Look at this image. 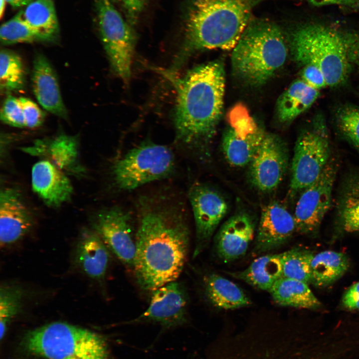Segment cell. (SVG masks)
<instances>
[{
	"label": "cell",
	"instance_id": "1",
	"mask_svg": "<svg viewBox=\"0 0 359 359\" xmlns=\"http://www.w3.org/2000/svg\"><path fill=\"white\" fill-rule=\"evenodd\" d=\"M138 211L134 271L140 287L153 291L180 276L187 258L189 232L175 205L144 197L138 201Z\"/></svg>",
	"mask_w": 359,
	"mask_h": 359
},
{
	"label": "cell",
	"instance_id": "2",
	"mask_svg": "<svg viewBox=\"0 0 359 359\" xmlns=\"http://www.w3.org/2000/svg\"><path fill=\"white\" fill-rule=\"evenodd\" d=\"M225 85L219 61L195 67L178 79L174 124L180 144L199 149L212 138L222 113Z\"/></svg>",
	"mask_w": 359,
	"mask_h": 359
},
{
	"label": "cell",
	"instance_id": "3",
	"mask_svg": "<svg viewBox=\"0 0 359 359\" xmlns=\"http://www.w3.org/2000/svg\"><path fill=\"white\" fill-rule=\"evenodd\" d=\"M264 0H182V52L232 49Z\"/></svg>",
	"mask_w": 359,
	"mask_h": 359
},
{
	"label": "cell",
	"instance_id": "4",
	"mask_svg": "<svg viewBox=\"0 0 359 359\" xmlns=\"http://www.w3.org/2000/svg\"><path fill=\"white\" fill-rule=\"evenodd\" d=\"M232 50L235 75L254 86L270 79L284 65L288 54L282 30L265 20H251Z\"/></svg>",
	"mask_w": 359,
	"mask_h": 359
},
{
	"label": "cell",
	"instance_id": "5",
	"mask_svg": "<svg viewBox=\"0 0 359 359\" xmlns=\"http://www.w3.org/2000/svg\"><path fill=\"white\" fill-rule=\"evenodd\" d=\"M348 37V34L325 25L306 24L293 33L291 52L299 64L319 68L328 86H338L346 81L349 72Z\"/></svg>",
	"mask_w": 359,
	"mask_h": 359
},
{
	"label": "cell",
	"instance_id": "6",
	"mask_svg": "<svg viewBox=\"0 0 359 359\" xmlns=\"http://www.w3.org/2000/svg\"><path fill=\"white\" fill-rule=\"evenodd\" d=\"M24 346L30 353L48 359H108L106 343L100 335L64 322L44 325L28 333Z\"/></svg>",
	"mask_w": 359,
	"mask_h": 359
},
{
	"label": "cell",
	"instance_id": "7",
	"mask_svg": "<svg viewBox=\"0 0 359 359\" xmlns=\"http://www.w3.org/2000/svg\"><path fill=\"white\" fill-rule=\"evenodd\" d=\"M173 152L167 147L146 143L128 152L112 168L114 183L129 190L171 175L175 169Z\"/></svg>",
	"mask_w": 359,
	"mask_h": 359
},
{
	"label": "cell",
	"instance_id": "8",
	"mask_svg": "<svg viewBox=\"0 0 359 359\" xmlns=\"http://www.w3.org/2000/svg\"><path fill=\"white\" fill-rule=\"evenodd\" d=\"M95 7L100 38L111 67L127 82L136 44L133 26L111 0H95Z\"/></svg>",
	"mask_w": 359,
	"mask_h": 359
},
{
	"label": "cell",
	"instance_id": "9",
	"mask_svg": "<svg viewBox=\"0 0 359 359\" xmlns=\"http://www.w3.org/2000/svg\"><path fill=\"white\" fill-rule=\"evenodd\" d=\"M331 154L327 127L319 116L295 143L291 169V196L300 194L318 178L331 159Z\"/></svg>",
	"mask_w": 359,
	"mask_h": 359
},
{
	"label": "cell",
	"instance_id": "10",
	"mask_svg": "<svg viewBox=\"0 0 359 359\" xmlns=\"http://www.w3.org/2000/svg\"><path fill=\"white\" fill-rule=\"evenodd\" d=\"M338 169L331 158L318 178L300 193L293 214L297 231L311 234L319 228L331 206Z\"/></svg>",
	"mask_w": 359,
	"mask_h": 359
},
{
	"label": "cell",
	"instance_id": "11",
	"mask_svg": "<svg viewBox=\"0 0 359 359\" xmlns=\"http://www.w3.org/2000/svg\"><path fill=\"white\" fill-rule=\"evenodd\" d=\"M288 148L278 136L267 133L251 162L248 175L252 184L263 192L278 187L289 164Z\"/></svg>",
	"mask_w": 359,
	"mask_h": 359
},
{
	"label": "cell",
	"instance_id": "12",
	"mask_svg": "<svg viewBox=\"0 0 359 359\" xmlns=\"http://www.w3.org/2000/svg\"><path fill=\"white\" fill-rule=\"evenodd\" d=\"M195 225L196 241L193 256L198 255L211 239L228 209L226 199L218 191L203 184L193 185L189 190Z\"/></svg>",
	"mask_w": 359,
	"mask_h": 359
},
{
	"label": "cell",
	"instance_id": "13",
	"mask_svg": "<svg viewBox=\"0 0 359 359\" xmlns=\"http://www.w3.org/2000/svg\"><path fill=\"white\" fill-rule=\"evenodd\" d=\"M129 214L118 207L100 211L93 228L109 250L126 266L134 269L136 254L134 236Z\"/></svg>",
	"mask_w": 359,
	"mask_h": 359
},
{
	"label": "cell",
	"instance_id": "14",
	"mask_svg": "<svg viewBox=\"0 0 359 359\" xmlns=\"http://www.w3.org/2000/svg\"><path fill=\"white\" fill-rule=\"evenodd\" d=\"M149 307L135 322L158 323L166 326L183 323L186 319L188 299L183 285L173 281L153 291Z\"/></svg>",
	"mask_w": 359,
	"mask_h": 359
},
{
	"label": "cell",
	"instance_id": "15",
	"mask_svg": "<svg viewBox=\"0 0 359 359\" xmlns=\"http://www.w3.org/2000/svg\"><path fill=\"white\" fill-rule=\"evenodd\" d=\"M296 231L293 215L281 203L274 201L261 211L253 252L261 254L283 245Z\"/></svg>",
	"mask_w": 359,
	"mask_h": 359
},
{
	"label": "cell",
	"instance_id": "16",
	"mask_svg": "<svg viewBox=\"0 0 359 359\" xmlns=\"http://www.w3.org/2000/svg\"><path fill=\"white\" fill-rule=\"evenodd\" d=\"M256 228L254 218L246 212L230 217L221 226L214 240L215 249L223 261H232L244 256L253 240Z\"/></svg>",
	"mask_w": 359,
	"mask_h": 359
},
{
	"label": "cell",
	"instance_id": "17",
	"mask_svg": "<svg viewBox=\"0 0 359 359\" xmlns=\"http://www.w3.org/2000/svg\"><path fill=\"white\" fill-rule=\"evenodd\" d=\"M33 225L32 216L18 191L5 188L0 194V243L13 244L23 237Z\"/></svg>",
	"mask_w": 359,
	"mask_h": 359
},
{
	"label": "cell",
	"instance_id": "18",
	"mask_svg": "<svg viewBox=\"0 0 359 359\" xmlns=\"http://www.w3.org/2000/svg\"><path fill=\"white\" fill-rule=\"evenodd\" d=\"M31 84L37 101L44 109L59 117L67 118L55 71L41 53H36L34 57Z\"/></svg>",
	"mask_w": 359,
	"mask_h": 359
},
{
	"label": "cell",
	"instance_id": "19",
	"mask_svg": "<svg viewBox=\"0 0 359 359\" xmlns=\"http://www.w3.org/2000/svg\"><path fill=\"white\" fill-rule=\"evenodd\" d=\"M33 191L48 205L59 206L71 197L73 187L63 171L50 161L36 163L31 171Z\"/></svg>",
	"mask_w": 359,
	"mask_h": 359
},
{
	"label": "cell",
	"instance_id": "20",
	"mask_svg": "<svg viewBox=\"0 0 359 359\" xmlns=\"http://www.w3.org/2000/svg\"><path fill=\"white\" fill-rule=\"evenodd\" d=\"M110 260L109 249L95 231L84 230L76 244L74 262L88 277L98 281L106 275Z\"/></svg>",
	"mask_w": 359,
	"mask_h": 359
},
{
	"label": "cell",
	"instance_id": "21",
	"mask_svg": "<svg viewBox=\"0 0 359 359\" xmlns=\"http://www.w3.org/2000/svg\"><path fill=\"white\" fill-rule=\"evenodd\" d=\"M319 95V90L310 86L302 79L294 81L277 101L278 119L283 124L290 123L310 108Z\"/></svg>",
	"mask_w": 359,
	"mask_h": 359
},
{
	"label": "cell",
	"instance_id": "22",
	"mask_svg": "<svg viewBox=\"0 0 359 359\" xmlns=\"http://www.w3.org/2000/svg\"><path fill=\"white\" fill-rule=\"evenodd\" d=\"M266 133L263 129L258 126L254 132L242 137L231 126L227 128L222 136L221 147L228 164L237 168L249 165Z\"/></svg>",
	"mask_w": 359,
	"mask_h": 359
},
{
	"label": "cell",
	"instance_id": "23",
	"mask_svg": "<svg viewBox=\"0 0 359 359\" xmlns=\"http://www.w3.org/2000/svg\"><path fill=\"white\" fill-rule=\"evenodd\" d=\"M25 151L32 155L48 157V160L62 171L75 172L80 168L77 142L74 136L60 135L48 142L37 141Z\"/></svg>",
	"mask_w": 359,
	"mask_h": 359
},
{
	"label": "cell",
	"instance_id": "24",
	"mask_svg": "<svg viewBox=\"0 0 359 359\" xmlns=\"http://www.w3.org/2000/svg\"><path fill=\"white\" fill-rule=\"evenodd\" d=\"M228 273L256 288L269 292L282 277L281 253L260 256L243 270Z\"/></svg>",
	"mask_w": 359,
	"mask_h": 359
},
{
	"label": "cell",
	"instance_id": "25",
	"mask_svg": "<svg viewBox=\"0 0 359 359\" xmlns=\"http://www.w3.org/2000/svg\"><path fill=\"white\" fill-rule=\"evenodd\" d=\"M204 291L208 301L214 307L233 310L248 306L251 301L243 290L232 281L216 274L204 280Z\"/></svg>",
	"mask_w": 359,
	"mask_h": 359
},
{
	"label": "cell",
	"instance_id": "26",
	"mask_svg": "<svg viewBox=\"0 0 359 359\" xmlns=\"http://www.w3.org/2000/svg\"><path fill=\"white\" fill-rule=\"evenodd\" d=\"M337 212L345 231L359 232V172H352L344 179L338 196Z\"/></svg>",
	"mask_w": 359,
	"mask_h": 359
},
{
	"label": "cell",
	"instance_id": "27",
	"mask_svg": "<svg viewBox=\"0 0 359 359\" xmlns=\"http://www.w3.org/2000/svg\"><path fill=\"white\" fill-rule=\"evenodd\" d=\"M269 292L274 301L282 306L315 309L321 305L308 284L295 279L281 277Z\"/></svg>",
	"mask_w": 359,
	"mask_h": 359
},
{
	"label": "cell",
	"instance_id": "28",
	"mask_svg": "<svg viewBox=\"0 0 359 359\" xmlns=\"http://www.w3.org/2000/svg\"><path fill=\"white\" fill-rule=\"evenodd\" d=\"M348 267L344 254L329 250L320 252L311 261V283L318 287L327 286L340 278Z\"/></svg>",
	"mask_w": 359,
	"mask_h": 359
},
{
	"label": "cell",
	"instance_id": "29",
	"mask_svg": "<svg viewBox=\"0 0 359 359\" xmlns=\"http://www.w3.org/2000/svg\"><path fill=\"white\" fill-rule=\"evenodd\" d=\"M24 21L39 31L55 38L59 24L54 0H33L21 10Z\"/></svg>",
	"mask_w": 359,
	"mask_h": 359
},
{
	"label": "cell",
	"instance_id": "30",
	"mask_svg": "<svg viewBox=\"0 0 359 359\" xmlns=\"http://www.w3.org/2000/svg\"><path fill=\"white\" fill-rule=\"evenodd\" d=\"M0 39L3 45L18 43L49 41L54 39L27 23L23 19L21 10L9 20L3 23L0 28Z\"/></svg>",
	"mask_w": 359,
	"mask_h": 359
},
{
	"label": "cell",
	"instance_id": "31",
	"mask_svg": "<svg viewBox=\"0 0 359 359\" xmlns=\"http://www.w3.org/2000/svg\"><path fill=\"white\" fill-rule=\"evenodd\" d=\"M25 83V74L20 57L15 52L2 49L0 53V88L9 92L22 89Z\"/></svg>",
	"mask_w": 359,
	"mask_h": 359
},
{
	"label": "cell",
	"instance_id": "32",
	"mask_svg": "<svg viewBox=\"0 0 359 359\" xmlns=\"http://www.w3.org/2000/svg\"><path fill=\"white\" fill-rule=\"evenodd\" d=\"M313 256L311 251L300 248L282 253V277L311 283V263Z\"/></svg>",
	"mask_w": 359,
	"mask_h": 359
},
{
	"label": "cell",
	"instance_id": "33",
	"mask_svg": "<svg viewBox=\"0 0 359 359\" xmlns=\"http://www.w3.org/2000/svg\"><path fill=\"white\" fill-rule=\"evenodd\" d=\"M23 292L16 286L3 285L0 289V339L4 337L11 320L22 307Z\"/></svg>",
	"mask_w": 359,
	"mask_h": 359
},
{
	"label": "cell",
	"instance_id": "34",
	"mask_svg": "<svg viewBox=\"0 0 359 359\" xmlns=\"http://www.w3.org/2000/svg\"><path fill=\"white\" fill-rule=\"evenodd\" d=\"M336 122L341 134L359 153V107L346 105L340 108Z\"/></svg>",
	"mask_w": 359,
	"mask_h": 359
},
{
	"label": "cell",
	"instance_id": "35",
	"mask_svg": "<svg viewBox=\"0 0 359 359\" xmlns=\"http://www.w3.org/2000/svg\"><path fill=\"white\" fill-rule=\"evenodd\" d=\"M0 120L3 123L13 127H25L19 98L10 95L6 98L1 108Z\"/></svg>",
	"mask_w": 359,
	"mask_h": 359
},
{
	"label": "cell",
	"instance_id": "36",
	"mask_svg": "<svg viewBox=\"0 0 359 359\" xmlns=\"http://www.w3.org/2000/svg\"><path fill=\"white\" fill-rule=\"evenodd\" d=\"M120 10L128 22L133 26L138 22L140 17L150 0H111Z\"/></svg>",
	"mask_w": 359,
	"mask_h": 359
},
{
	"label": "cell",
	"instance_id": "37",
	"mask_svg": "<svg viewBox=\"0 0 359 359\" xmlns=\"http://www.w3.org/2000/svg\"><path fill=\"white\" fill-rule=\"evenodd\" d=\"M19 98L22 108L25 127L34 128L40 126L45 119L44 112L30 99L23 97Z\"/></svg>",
	"mask_w": 359,
	"mask_h": 359
},
{
	"label": "cell",
	"instance_id": "38",
	"mask_svg": "<svg viewBox=\"0 0 359 359\" xmlns=\"http://www.w3.org/2000/svg\"><path fill=\"white\" fill-rule=\"evenodd\" d=\"M301 79L318 90L328 86L322 71L317 66L312 64L303 65L301 72Z\"/></svg>",
	"mask_w": 359,
	"mask_h": 359
},
{
	"label": "cell",
	"instance_id": "39",
	"mask_svg": "<svg viewBox=\"0 0 359 359\" xmlns=\"http://www.w3.org/2000/svg\"><path fill=\"white\" fill-rule=\"evenodd\" d=\"M343 303L350 310H359V282L353 284L346 292Z\"/></svg>",
	"mask_w": 359,
	"mask_h": 359
},
{
	"label": "cell",
	"instance_id": "40",
	"mask_svg": "<svg viewBox=\"0 0 359 359\" xmlns=\"http://www.w3.org/2000/svg\"><path fill=\"white\" fill-rule=\"evenodd\" d=\"M347 53L350 63L359 67V34H348Z\"/></svg>",
	"mask_w": 359,
	"mask_h": 359
},
{
	"label": "cell",
	"instance_id": "41",
	"mask_svg": "<svg viewBox=\"0 0 359 359\" xmlns=\"http://www.w3.org/2000/svg\"><path fill=\"white\" fill-rule=\"evenodd\" d=\"M316 6L329 4H338L347 6L356 7L359 6V0H307Z\"/></svg>",
	"mask_w": 359,
	"mask_h": 359
},
{
	"label": "cell",
	"instance_id": "42",
	"mask_svg": "<svg viewBox=\"0 0 359 359\" xmlns=\"http://www.w3.org/2000/svg\"><path fill=\"white\" fill-rule=\"evenodd\" d=\"M7 3L14 8L22 7L26 6L33 0H5Z\"/></svg>",
	"mask_w": 359,
	"mask_h": 359
},
{
	"label": "cell",
	"instance_id": "43",
	"mask_svg": "<svg viewBox=\"0 0 359 359\" xmlns=\"http://www.w3.org/2000/svg\"><path fill=\"white\" fill-rule=\"evenodd\" d=\"M0 17L2 16L3 13L4 11L5 7V4L7 3L5 0H0Z\"/></svg>",
	"mask_w": 359,
	"mask_h": 359
},
{
	"label": "cell",
	"instance_id": "44",
	"mask_svg": "<svg viewBox=\"0 0 359 359\" xmlns=\"http://www.w3.org/2000/svg\"><path fill=\"white\" fill-rule=\"evenodd\" d=\"M64 359H78L77 358H76L75 357L70 356V357H68L66 358H65Z\"/></svg>",
	"mask_w": 359,
	"mask_h": 359
}]
</instances>
